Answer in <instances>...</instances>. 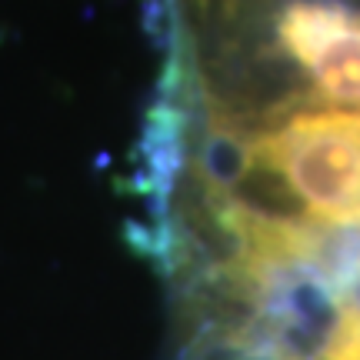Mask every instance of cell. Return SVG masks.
<instances>
[{
	"instance_id": "obj_1",
	"label": "cell",
	"mask_w": 360,
	"mask_h": 360,
	"mask_svg": "<svg viewBox=\"0 0 360 360\" xmlns=\"http://www.w3.org/2000/svg\"><path fill=\"white\" fill-rule=\"evenodd\" d=\"M281 360H360V297L327 314Z\"/></svg>"
}]
</instances>
